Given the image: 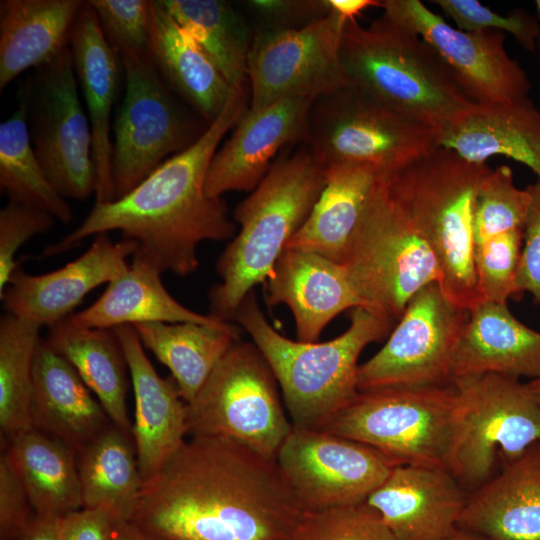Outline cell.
Instances as JSON below:
<instances>
[{
	"label": "cell",
	"mask_w": 540,
	"mask_h": 540,
	"mask_svg": "<svg viewBox=\"0 0 540 540\" xmlns=\"http://www.w3.org/2000/svg\"><path fill=\"white\" fill-rule=\"evenodd\" d=\"M245 86L233 88L223 111L200 138L168 158L125 196L95 203L82 223L47 246L41 257L61 254L83 239L119 231L136 243L132 261L185 277L199 267L198 246L236 235L225 200L205 191L210 162L227 132L248 109Z\"/></svg>",
	"instance_id": "cell-2"
},
{
	"label": "cell",
	"mask_w": 540,
	"mask_h": 540,
	"mask_svg": "<svg viewBox=\"0 0 540 540\" xmlns=\"http://www.w3.org/2000/svg\"><path fill=\"white\" fill-rule=\"evenodd\" d=\"M443 540H487V539L456 529L453 533H451L449 536H447Z\"/></svg>",
	"instance_id": "cell-52"
},
{
	"label": "cell",
	"mask_w": 540,
	"mask_h": 540,
	"mask_svg": "<svg viewBox=\"0 0 540 540\" xmlns=\"http://www.w3.org/2000/svg\"><path fill=\"white\" fill-rule=\"evenodd\" d=\"M529 204V192L515 185L509 166L502 165L492 170L476 198L474 245L493 236L524 228Z\"/></svg>",
	"instance_id": "cell-39"
},
{
	"label": "cell",
	"mask_w": 540,
	"mask_h": 540,
	"mask_svg": "<svg viewBox=\"0 0 540 540\" xmlns=\"http://www.w3.org/2000/svg\"><path fill=\"white\" fill-rule=\"evenodd\" d=\"M332 11L339 14L346 21L354 20L369 7H379L380 1L374 0H330Z\"/></svg>",
	"instance_id": "cell-50"
},
{
	"label": "cell",
	"mask_w": 540,
	"mask_h": 540,
	"mask_svg": "<svg viewBox=\"0 0 540 540\" xmlns=\"http://www.w3.org/2000/svg\"><path fill=\"white\" fill-rule=\"evenodd\" d=\"M36 515L7 451L0 456V540H18Z\"/></svg>",
	"instance_id": "cell-46"
},
{
	"label": "cell",
	"mask_w": 540,
	"mask_h": 540,
	"mask_svg": "<svg viewBox=\"0 0 540 540\" xmlns=\"http://www.w3.org/2000/svg\"><path fill=\"white\" fill-rule=\"evenodd\" d=\"M55 220L46 211L12 200L0 210V294L18 267V250L35 235L48 232Z\"/></svg>",
	"instance_id": "cell-44"
},
{
	"label": "cell",
	"mask_w": 540,
	"mask_h": 540,
	"mask_svg": "<svg viewBox=\"0 0 540 540\" xmlns=\"http://www.w3.org/2000/svg\"><path fill=\"white\" fill-rule=\"evenodd\" d=\"M341 58L351 86L436 132L476 105L417 33L384 14L368 26L346 21Z\"/></svg>",
	"instance_id": "cell-6"
},
{
	"label": "cell",
	"mask_w": 540,
	"mask_h": 540,
	"mask_svg": "<svg viewBox=\"0 0 540 540\" xmlns=\"http://www.w3.org/2000/svg\"><path fill=\"white\" fill-rule=\"evenodd\" d=\"M31 421L76 455L113 424L73 366L46 339L34 359Z\"/></svg>",
	"instance_id": "cell-24"
},
{
	"label": "cell",
	"mask_w": 540,
	"mask_h": 540,
	"mask_svg": "<svg viewBox=\"0 0 540 540\" xmlns=\"http://www.w3.org/2000/svg\"><path fill=\"white\" fill-rule=\"evenodd\" d=\"M467 497L447 469L397 465L366 502L396 540H443L457 529Z\"/></svg>",
	"instance_id": "cell-20"
},
{
	"label": "cell",
	"mask_w": 540,
	"mask_h": 540,
	"mask_svg": "<svg viewBox=\"0 0 540 540\" xmlns=\"http://www.w3.org/2000/svg\"><path fill=\"white\" fill-rule=\"evenodd\" d=\"M117 520L102 509L80 508L61 517L62 540H110Z\"/></svg>",
	"instance_id": "cell-48"
},
{
	"label": "cell",
	"mask_w": 540,
	"mask_h": 540,
	"mask_svg": "<svg viewBox=\"0 0 540 540\" xmlns=\"http://www.w3.org/2000/svg\"><path fill=\"white\" fill-rule=\"evenodd\" d=\"M275 461L304 512L365 502L394 467L364 443L294 426Z\"/></svg>",
	"instance_id": "cell-16"
},
{
	"label": "cell",
	"mask_w": 540,
	"mask_h": 540,
	"mask_svg": "<svg viewBox=\"0 0 540 540\" xmlns=\"http://www.w3.org/2000/svg\"><path fill=\"white\" fill-rule=\"evenodd\" d=\"M109 44L118 53H149L151 1L89 0Z\"/></svg>",
	"instance_id": "cell-42"
},
{
	"label": "cell",
	"mask_w": 540,
	"mask_h": 540,
	"mask_svg": "<svg viewBox=\"0 0 540 540\" xmlns=\"http://www.w3.org/2000/svg\"><path fill=\"white\" fill-rule=\"evenodd\" d=\"M161 274L147 264L132 261L122 274L107 284L93 304L73 313L69 321L76 327L97 329L146 322H193L221 329L238 327L179 303L163 285Z\"/></svg>",
	"instance_id": "cell-29"
},
{
	"label": "cell",
	"mask_w": 540,
	"mask_h": 540,
	"mask_svg": "<svg viewBox=\"0 0 540 540\" xmlns=\"http://www.w3.org/2000/svg\"><path fill=\"white\" fill-rule=\"evenodd\" d=\"M524 228L493 236L474 246V265L482 301L506 303L519 298L516 278Z\"/></svg>",
	"instance_id": "cell-41"
},
{
	"label": "cell",
	"mask_w": 540,
	"mask_h": 540,
	"mask_svg": "<svg viewBox=\"0 0 540 540\" xmlns=\"http://www.w3.org/2000/svg\"><path fill=\"white\" fill-rule=\"evenodd\" d=\"M486 163L470 162L438 146L384 174L388 193L428 242L441 270L440 287L460 308L483 302L474 265V209L490 174Z\"/></svg>",
	"instance_id": "cell-5"
},
{
	"label": "cell",
	"mask_w": 540,
	"mask_h": 540,
	"mask_svg": "<svg viewBox=\"0 0 540 540\" xmlns=\"http://www.w3.org/2000/svg\"><path fill=\"white\" fill-rule=\"evenodd\" d=\"M68 47L91 127L97 174L95 203L111 202L115 200V192L111 175L110 119L122 65L87 1L72 25Z\"/></svg>",
	"instance_id": "cell-23"
},
{
	"label": "cell",
	"mask_w": 540,
	"mask_h": 540,
	"mask_svg": "<svg viewBox=\"0 0 540 540\" xmlns=\"http://www.w3.org/2000/svg\"><path fill=\"white\" fill-rule=\"evenodd\" d=\"M201 45L231 87L245 86L253 34L242 15L222 0H159Z\"/></svg>",
	"instance_id": "cell-37"
},
{
	"label": "cell",
	"mask_w": 540,
	"mask_h": 540,
	"mask_svg": "<svg viewBox=\"0 0 540 540\" xmlns=\"http://www.w3.org/2000/svg\"><path fill=\"white\" fill-rule=\"evenodd\" d=\"M437 144L474 163L499 155L511 158L540 179V110L528 97L476 104L437 132Z\"/></svg>",
	"instance_id": "cell-27"
},
{
	"label": "cell",
	"mask_w": 540,
	"mask_h": 540,
	"mask_svg": "<svg viewBox=\"0 0 540 540\" xmlns=\"http://www.w3.org/2000/svg\"><path fill=\"white\" fill-rule=\"evenodd\" d=\"M526 189L530 194V204L524 223L516 283L520 295L527 291L540 305V179Z\"/></svg>",
	"instance_id": "cell-47"
},
{
	"label": "cell",
	"mask_w": 540,
	"mask_h": 540,
	"mask_svg": "<svg viewBox=\"0 0 540 540\" xmlns=\"http://www.w3.org/2000/svg\"><path fill=\"white\" fill-rule=\"evenodd\" d=\"M527 385L540 405V378L531 380Z\"/></svg>",
	"instance_id": "cell-53"
},
{
	"label": "cell",
	"mask_w": 540,
	"mask_h": 540,
	"mask_svg": "<svg viewBox=\"0 0 540 540\" xmlns=\"http://www.w3.org/2000/svg\"><path fill=\"white\" fill-rule=\"evenodd\" d=\"M186 409L190 437L229 440L273 460L292 428L278 381L253 342L237 341Z\"/></svg>",
	"instance_id": "cell-9"
},
{
	"label": "cell",
	"mask_w": 540,
	"mask_h": 540,
	"mask_svg": "<svg viewBox=\"0 0 540 540\" xmlns=\"http://www.w3.org/2000/svg\"><path fill=\"white\" fill-rule=\"evenodd\" d=\"M462 31L497 30L511 34L526 50L534 52L540 36L538 20L522 8L502 16L476 0H433Z\"/></svg>",
	"instance_id": "cell-43"
},
{
	"label": "cell",
	"mask_w": 540,
	"mask_h": 540,
	"mask_svg": "<svg viewBox=\"0 0 540 540\" xmlns=\"http://www.w3.org/2000/svg\"><path fill=\"white\" fill-rule=\"evenodd\" d=\"M258 21L257 30H291L305 27L327 16L330 0H249L243 2Z\"/></svg>",
	"instance_id": "cell-45"
},
{
	"label": "cell",
	"mask_w": 540,
	"mask_h": 540,
	"mask_svg": "<svg viewBox=\"0 0 540 540\" xmlns=\"http://www.w3.org/2000/svg\"><path fill=\"white\" fill-rule=\"evenodd\" d=\"M81 0L0 2V91L20 74L38 68L68 46Z\"/></svg>",
	"instance_id": "cell-31"
},
{
	"label": "cell",
	"mask_w": 540,
	"mask_h": 540,
	"mask_svg": "<svg viewBox=\"0 0 540 540\" xmlns=\"http://www.w3.org/2000/svg\"><path fill=\"white\" fill-rule=\"evenodd\" d=\"M463 405V428L450 472L469 494L540 441V405L527 383L486 373L452 382Z\"/></svg>",
	"instance_id": "cell-12"
},
{
	"label": "cell",
	"mask_w": 540,
	"mask_h": 540,
	"mask_svg": "<svg viewBox=\"0 0 540 540\" xmlns=\"http://www.w3.org/2000/svg\"><path fill=\"white\" fill-rule=\"evenodd\" d=\"M112 330L122 347L131 377L134 393L131 434L144 482L186 441V402L175 380L161 377L154 369L132 325Z\"/></svg>",
	"instance_id": "cell-21"
},
{
	"label": "cell",
	"mask_w": 540,
	"mask_h": 540,
	"mask_svg": "<svg viewBox=\"0 0 540 540\" xmlns=\"http://www.w3.org/2000/svg\"><path fill=\"white\" fill-rule=\"evenodd\" d=\"M457 529L487 540H540V441L468 494Z\"/></svg>",
	"instance_id": "cell-25"
},
{
	"label": "cell",
	"mask_w": 540,
	"mask_h": 540,
	"mask_svg": "<svg viewBox=\"0 0 540 540\" xmlns=\"http://www.w3.org/2000/svg\"><path fill=\"white\" fill-rule=\"evenodd\" d=\"M537 49H538L539 52H540V36H539L538 41H537Z\"/></svg>",
	"instance_id": "cell-55"
},
{
	"label": "cell",
	"mask_w": 540,
	"mask_h": 540,
	"mask_svg": "<svg viewBox=\"0 0 540 540\" xmlns=\"http://www.w3.org/2000/svg\"><path fill=\"white\" fill-rule=\"evenodd\" d=\"M346 20L334 11L305 27L256 30L248 58L250 110L330 95L349 85L341 58Z\"/></svg>",
	"instance_id": "cell-14"
},
{
	"label": "cell",
	"mask_w": 540,
	"mask_h": 540,
	"mask_svg": "<svg viewBox=\"0 0 540 540\" xmlns=\"http://www.w3.org/2000/svg\"><path fill=\"white\" fill-rule=\"evenodd\" d=\"M142 345L171 372L188 403L214 368L240 340V327L221 329L193 322H146L132 325Z\"/></svg>",
	"instance_id": "cell-35"
},
{
	"label": "cell",
	"mask_w": 540,
	"mask_h": 540,
	"mask_svg": "<svg viewBox=\"0 0 540 540\" xmlns=\"http://www.w3.org/2000/svg\"><path fill=\"white\" fill-rule=\"evenodd\" d=\"M46 341L73 366L112 423L131 434L126 402L129 370L114 331L76 327L68 317L49 328Z\"/></svg>",
	"instance_id": "cell-32"
},
{
	"label": "cell",
	"mask_w": 540,
	"mask_h": 540,
	"mask_svg": "<svg viewBox=\"0 0 540 540\" xmlns=\"http://www.w3.org/2000/svg\"><path fill=\"white\" fill-rule=\"evenodd\" d=\"M110 540H152L130 521L115 524Z\"/></svg>",
	"instance_id": "cell-51"
},
{
	"label": "cell",
	"mask_w": 540,
	"mask_h": 540,
	"mask_svg": "<svg viewBox=\"0 0 540 540\" xmlns=\"http://www.w3.org/2000/svg\"><path fill=\"white\" fill-rule=\"evenodd\" d=\"M469 310L452 303L439 283L408 302L384 346L359 365V391L452 383V359Z\"/></svg>",
	"instance_id": "cell-15"
},
{
	"label": "cell",
	"mask_w": 540,
	"mask_h": 540,
	"mask_svg": "<svg viewBox=\"0 0 540 540\" xmlns=\"http://www.w3.org/2000/svg\"><path fill=\"white\" fill-rule=\"evenodd\" d=\"M61 517L36 514L18 540H62Z\"/></svg>",
	"instance_id": "cell-49"
},
{
	"label": "cell",
	"mask_w": 540,
	"mask_h": 540,
	"mask_svg": "<svg viewBox=\"0 0 540 540\" xmlns=\"http://www.w3.org/2000/svg\"><path fill=\"white\" fill-rule=\"evenodd\" d=\"M28 82H21L15 111L0 124V188L10 200L68 224L73 211L48 180L32 146L27 122Z\"/></svg>",
	"instance_id": "cell-36"
},
{
	"label": "cell",
	"mask_w": 540,
	"mask_h": 540,
	"mask_svg": "<svg viewBox=\"0 0 540 540\" xmlns=\"http://www.w3.org/2000/svg\"><path fill=\"white\" fill-rule=\"evenodd\" d=\"M40 326L5 313L0 318V429L2 437L32 428L33 366Z\"/></svg>",
	"instance_id": "cell-38"
},
{
	"label": "cell",
	"mask_w": 540,
	"mask_h": 540,
	"mask_svg": "<svg viewBox=\"0 0 540 540\" xmlns=\"http://www.w3.org/2000/svg\"><path fill=\"white\" fill-rule=\"evenodd\" d=\"M76 456L82 508L130 521L143 486L132 435L112 424Z\"/></svg>",
	"instance_id": "cell-34"
},
{
	"label": "cell",
	"mask_w": 540,
	"mask_h": 540,
	"mask_svg": "<svg viewBox=\"0 0 540 540\" xmlns=\"http://www.w3.org/2000/svg\"><path fill=\"white\" fill-rule=\"evenodd\" d=\"M38 515L64 516L82 508L76 453L35 428L1 437Z\"/></svg>",
	"instance_id": "cell-33"
},
{
	"label": "cell",
	"mask_w": 540,
	"mask_h": 540,
	"mask_svg": "<svg viewBox=\"0 0 540 540\" xmlns=\"http://www.w3.org/2000/svg\"><path fill=\"white\" fill-rule=\"evenodd\" d=\"M149 55L168 87L207 125L218 118L233 87L159 0L151 1Z\"/></svg>",
	"instance_id": "cell-28"
},
{
	"label": "cell",
	"mask_w": 540,
	"mask_h": 540,
	"mask_svg": "<svg viewBox=\"0 0 540 540\" xmlns=\"http://www.w3.org/2000/svg\"><path fill=\"white\" fill-rule=\"evenodd\" d=\"M535 6H536L537 14H538V16L540 18V0L535 1Z\"/></svg>",
	"instance_id": "cell-54"
},
{
	"label": "cell",
	"mask_w": 540,
	"mask_h": 540,
	"mask_svg": "<svg viewBox=\"0 0 540 540\" xmlns=\"http://www.w3.org/2000/svg\"><path fill=\"white\" fill-rule=\"evenodd\" d=\"M292 540H396L366 501L304 512Z\"/></svg>",
	"instance_id": "cell-40"
},
{
	"label": "cell",
	"mask_w": 540,
	"mask_h": 540,
	"mask_svg": "<svg viewBox=\"0 0 540 540\" xmlns=\"http://www.w3.org/2000/svg\"><path fill=\"white\" fill-rule=\"evenodd\" d=\"M27 82L30 138L48 180L65 199H87L96 193L97 174L69 47L36 68Z\"/></svg>",
	"instance_id": "cell-13"
},
{
	"label": "cell",
	"mask_w": 540,
	"mask_h": 540,
	"mask_svg": "<svg viewBox=\"0 0 540 540\" xmlns=\"http://www.w3.org/2000/svg\"><path fill=\"white\" fill-rule=\"evenodd\" d=\"M264 283L267 305L290 309L302 342H316L337 315L362 307L344 265L309 251L285 248Z\"/></svg>",
	"instance_id": "cell-22"
},
{
	"label": "cell",
	"mask_w": 540,
	"mask_h": 540,
	"mask_svg": "<svg viewBox=\"0 0 540 540\" xmlns=\"http://www.w3.org/2000/svg\"><path fill=\"white\" fill-rule=\"evenodd\" d=\"M343 265L362 307L393 322L420 289L441 283L434 252L388 193L384 173L366 203Z\"/></svg>",
	"instance_id": "cell-8"
},
{
	"label": "cell",
	"mask_w": 540,
	"mask_h": 540,
	"mask_svg": "<svg viewBox=\"0 0 540 540\" xmlns=\"http://www.w3.org/2000/svg\"><path fill=\"white\" fill-rule=\"evenodd\" d=\"M326 182V168L305 145L275 159L268 173L233 211L239 232L219 255L220 282L208 292L210 314L231 322L245 296L264 283L301 228Z\"/></svg>",
	"instance_id": "cell-3"
},
{
	"label": "cell",
	"mask_w": 540,
	"mask_h": 540,
	"mask_svg": "<svg viewBox=\"0 0 540 540\" xmlns=\"http://www.w3.org/2000/svg\"><path fill=\"white\" fill-rule=\"evenodd\" d=\"M303 513L275 460L193 436L143 482L130 522L152 540H292Z\"/></svg>",
	"instance_id": "cell-1"
},
{
	"label": "cell",
	"mask_w": 540,
	"mask_h": 540,
	"mask_svg": "<svg viewBox=\"0 0 540 540\" xmlns=\"http://www.w3.org/2000/svg\"><path fill=\"white\" fill-rule=\"evenodd\" d=\"M251 337L269 363L294 427L324 428L358 394V359L383 339L394 322L367 308L352 309L350 325L326 342H302L277 332L249 292L233 320Z\"/></svg>",
	"instance_id": "cell-4"
},
{
	"label": "cell",
	"mask_w": 540,
	"mask_h": 540,
	"mask_svg": "<svg viewBox=\"0 0 540 540\" xmlns=\"http://www.w3.org/2000/svg\"><path fill=\"white\" fill-rule=\"evenodd\" d=\"M382 173L366 164L327 166L325 186L286 248L317 253L343 264L363 210Z\"/></svg>",
	"instance_id": "cell-30"
},
{
	"label": "cell",
	"mask_w": 540,
	"mask_h": 540,
	"mask_svg": "<svg viewBox=\"0 0 540 540\" xmlns=\"http://www.w3.org/2000/svg\"><path fill=\"white\" fill-rule=\"evenodd\" d=\"M464 405L453 384L359 391L324 428L364 443L394 466L450 471L461 436Z\"/></svg>",
	"instance_id": "cell-7"
},
{
	"label": "cell",
	"mask_w": 540,
	"mask_h": 540,
	"mask_svg": "<svg viewBox=\"0 0 540 540\" xmlns=\"http://www.w3.org/2000/svg\"><path fill=\"white\" fill-rule=\"evenodd\" d=\"M383 14L417 33L441 58L475 104L513 103L528 97L530 81L505 48L497 30L462 31L450 26L419 0H383Z\"/></svg>",
	"instance_id": "cell-17"
},
{
	"label": "cell",
	"mask_w": 540,
	"mask_h": 540,
	"mask_svg": "<svg viewBox=\"0 0 540 540\" xmlns=\"http://www.w3.org/2000/svg\"><path fill=\"white\" fill-rule=\"evenodd\" d=\"M486 373L540 378V332L519 321L506 303L483 301L469 310L455 346L452 382Z\"/></svg>",
	"instance_id": "cell-26"
},
{
	"label": "cell",
	"mask_w": 540,
	"mask_h": 540,
	"mask_svg": "<svg viewBox=\"0 0 540 540\" xmlns=\"http://www.w3.org/2000/svg\"><path fill=\"white\" fill-rule=\"evenodd\" d=\"M119 56L125 92L113 124L111 175L115 199L128 194L164 161L191 146L209 126L177 99L149 53Z\"/></svg>",
	"instance_id": "cell-10"
},
{
	"label": "cell",
	"mask_w": 540,
	"mask_h": 540,
	"mask_svg": "<svg viewBox=\"0 0 540 540\" xmlns=\"http://www.w3.org/2000/svg\"><path fill=\"white\" fill-rule=\"evenodd\" d=\"M313 101L288 99L258 110L248 108L210 162L206 193L222 197L230 191H253L282 148L304 142Z\"/></svg>",
	"instance_id": "cell-19"
},
{
	"label": "cell",
	"mask_w": 540,
	"mask_h": 540,
	"mask_svg": "<svg viewBox=\"0 0 540 540\" xmlns=\"http://www.w3.org/2000/svg\"><path fill=\"white\" fill-rule=\"evenodd\" d=\"M304 143L325 168L355 163L384 173L438 147L435 129L388 109L350 84L313 101Z\"/></svg>",
	"instance_id": "cell-11"
},
{
	"label": "cell",
	"mask_w": 540,
	"mask_h": 540,
	"mask_svg": "<svg viewBox=\"0 0 540 540\" xmlns=\"http://www.w3.org/2000/svg\"><path fill=\"white\" fill-rule=\"evenodd\" d=\"M136 249L133 241L113 242L101 233L82 255L51 272L32 275L18 266L0 294L3 307L6 313L50 328L71 316L90 291L122 274Z\"/></svg>",
	"instance_id": "cell-18"
}]
</instances>
